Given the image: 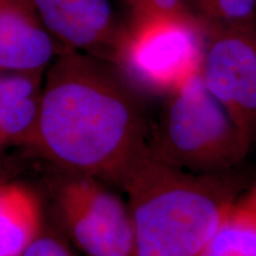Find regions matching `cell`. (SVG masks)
<instances>
[{"mask_svg": "<svg viewBox=\"0 0 256 256\" xmlns=\"http://www.w3.org/2000/svg\"><path fill=\"white\" fill-rule=\"evenodd\" d=\"M25 256H75V254L60 236L44 229Z\"/></svg>", "mask_w": 256, "mask_h": 256, "instance_id": "obj_14", "label": "cell"}, {"mask_svg": "<svg viewBox=\"0 0 256 256\" xmlns=\"http://www.w3.org/2000/svg\"><path fill=\"white\" fill-rule=\"evenodd\" d=\"M200 76L252 147L256 144L254 24L206 31Z\"/></svg>", "mask_w": 256, "mask_h": 256, "instance_id": "obj_6", "label": "cell"}, {"mask_svg": "<svg viewBox=\"0 0 256 256\" xmlns=\"http://www.w3.org/2000/svg\"><path fill=\"white\" fill-rule=\"evenodd\" d=\"M44 75L46 72H0V138L5 146L34 148Z\"/></svg>", "mask_w": 256, "mask_h": 256, "instance_id": "obj_9", "label": "cell"}, {"mask_svg": "<svg viewBox=\"0 0 256 256\" xmlns=\"http://www.w3.org/2000/svg\"><path fill=\"white\" fill-rule=\"evenodd\" d=\"M200 256H256V178L230 204Z\"/></svg>", "mask_w": 256, "mask_h": 256, "instance_id": "obj_11", "label": "cell"}, {"mask_svg": "<svg viewBox=\"0 0 256 256\" xmlns=\"http://www.w3.org/2000/svg\"><path fill=\"white\" fill-rule=\"evenodd\" d=\"M148 134L130 84L101 60L66 51L48 68L32 152L60 171L121 188Z\"/></svg>", "mask_w": 256, "mask_h": 256, "instance_id": "obj_1", "label": "cell"}, {"mask_svg": "<svg viewBox=\"0 0 256 256\" xmlns=\"http://www.w3.org/2000/svg\"><path fill=\"white\" fill-rule=\"evenodd\" d=\"M40 20L68 51L108 55L121 25L110 0H32Z\"/></svg>", "mask_w": 256, "mask_h": 256, "instance_id": "obj_7", "label": "cell"}, {"mask_svg": "<svg viewBox=\"0 0 256 256\" xmlns=\"http://www.w3.org/2000/svg\"><path fill=\"white\" fill-rule=\"evenodd\" d=\"M57 216L84 256H134V230L127 202L89 176L60 171L54 179Z\"/></svg>", "mask_w": 256, "mask_h": 256, "instance_id": "obj_5", "label": "cell"}, {"mask_svg": "<svg viewBox=\"0 0 256 256\" xmlns=\"http://www.w3.org/2000/svg\"><path fill=\"white\" fill-rule=\"evenodd\" d=\"M5 145H4V142H2V138H0V150L2 148V147H4Z\"/></svg>", "mask_w": 256, "mask_h": 256, "instance_id": "obj_15", "label": "cell"}, {"mask_svg": "<svg viewBox=\"0 0 256 256\" xmlns=\"http://www.w3.org/2000/svg\"><path fill=\"white\" fill-rule=\"evenodd\" d=\"M66 51L44 26L32 0H0V72H46Z\"/></svg>", "mask_w": 256, "mask_h": 256, "instance_id": "obj_8", "label": "cell"}, {"mask_svg": "<svg viewBox=\"0 0 256 256\" xmlns=\"http://www.w3.org/2000/svg\"><path fill=\"white\" fill-rule=\"evenodd\" d=\"M254 28H255V34H256V18H255V23H254Z\"/></svg>", "mask_w": 256, "mask_h": 256, "instance_id": "obj_16", "label": "cell"}, {"mask_svg": "<svg viewBox=\"0 0 256 256\" xmlns=\"http://www.w3.org/2000/svg\"><path fill=\"white\" fill-rule=\"evenodd\" d=\"M188 10L210 28L252 25L256 18V0H188Z\"/></svg>", "mask_w": 256, "mask_h": 256, "instance_id": "obj_12", "label": "cell"}, {"mask_svg": "<svg viewBox=\"0 0 256 256\" xmlns=\"http://www.w3.org/2000/svg\"><path fill=\"white\" fill-rule=\"evenodd\" d=\"M147 148L176 168L217 174L240 168L252 146L208 90L200 72L166 96Z\"/></svg>", "mask_w": 256, "mask_h": 256, "instance_id": "obj_3", "label": "cell"}, {"mask_svg": "<svg viewBox=\"0 0 256 256\" xmlns=\"http://www.w3.org/2000/svg\"><path fill=\"white\" fill-rule=\"evenodd\" d=\"M206 34L191 12L132 16L107 56L128 84L166 98L200 72Z\"/></svg>", "mask_w": 256, "mask_h": 256, "instance_id": "obj_4", "label": "cell"}, {"mask_svg": "<svg viewBox=\"0 0 256 256\" xmlns=\"http://www.w3.org/2000/svg\"><path fill=\"white\" fill-rule=\"evenodd\" d=\"M254 180L240 168L194 174L148 152L121 188L134 230V256H200L230 204Z\"/></svg>", "mask_w": 256, "mask_h": 256, "instance_id": "obj_2", "label": "cell"}, {"mask_svg": "<svg viewBox=\"0 0 256 256\" xmlns=\"http://www.w3.org/2000/svg\"><path fill=\"white\" fill-rule=\"evenodd\" d=\"M132 16L191 12L188 0H124Z\"/></svg>", "mask_w": 256, "mask_h": 256, "instance_id": "obj_13", "label": "cell"}, {"mask_svg": "<svg viewBox=\"0 0 256 256\" xmlns=\"http://www.w3.org/2000/svg\"><path fill=\"white\" fill-rule=\"evenodd\" d=\"M38 194L17 182H0V256H25L44 230Z\"/></svg>", "mask_w": 256, "mask_h": 256, "instance_id": "obj_10", "label": "cell"}]
</instances>
